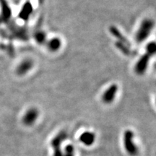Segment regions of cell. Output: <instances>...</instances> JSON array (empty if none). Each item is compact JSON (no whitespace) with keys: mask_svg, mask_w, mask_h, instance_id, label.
I'll return each instance as SVG.
<instances>
[{"mask_svg":"<svg viewBox=\"0 0 156 156\" xmlns=\"http://www.w3.org/2000/svg\"><path fill=\"white\" fill-rule=\"evenodd\" d=\"M154 28V21L152 19L146 18L142 20L136 33L135 39L138 44L144 42L149 37Z\"/></svg>","mask_w":156,"mask_h":156,"instance_id":"6da1fadb","label":"cell"},{"mask_svg":"<svg viewBox=\"0 0 156 156\" xmlns=\"http://www.w3.org/2000/svg\"><path fill=\"white\" fill-rule=\"evenodd\" d=\"M124 145L125 150L129 155L136 156L138 154V149L134 142V132L127 129L124 134Z\"/></svg>","mask_w":156,"mask_h":156,"instance_id":"7a4b0ae2","label":"cell"},{"mask_svg":"<svg viewBox=\"0 0 156 156\" xmlns=\"http://www.w3.org/2000/svg\"><path fill=\"white\" fill-rule=\"evenodd\" d=\"M67 136V132L62 131L56 136H54L51 141V145L54 149L53 156H63V153L61 150V145L62 142H64L66 140Z\"/></svg>","mask_w":156,"mask_h":156,"instance_id":"3957f363","label":"cell"},{"mask_svg":"<svg viewBox=\"0 0 156 156\" xmlns=\"http://www.w3.org/2000/svg\"><path fill=\"white\" fill-rule=\"evenodd\" d=\"M151 56H150L148 54H143L140 59L136 62L134 67V71L135 73L139 75H143L145 73L146 70L147 69L148 64H149L150 58H151Z\"/></svg>","mask_w":156,"mask_h":156,"instance_id":"277c9868","label":"cell"},{"mask_svg":"<svg viewBox=\"0 0 156 156\" xmlns=\"http://www.w3.org/2000/svg\"><path fill=\"white\" fill-rule=\"evenodd\" d=\"M118 85L116 84H112L107 88L104 93H103L101 99H102L103 102L108 104V103H112L114 101L116 95L118 92Z\"/></svg>","mask_w":156,"mask_h":156,"instance_id":"5b68a950","label":"cell"},{"mask_svg":"<svg viewBox=\"0 0 156 156\" xmlns=\"http://www.w3.org/2000/svg\"><path fill=\"white\" fill-rule=\"evenodd\" d=\"M38 117V111L35 108H29L23 117V124L26 126L34 124Z\"/></svg>","mask_w":156,"mask_h":156,"instance_id":"8992f818","label":"cell"},{"mask_svg":"<svg viewBox=\"0 0 156 156\" xmlns=\"http://www.w3.org/2000/svg\"><path fill=\"white\" fill-rule=\"evenodd\" d=\"M33 66H34V62H33L32 60L30 59V58L24 59L17 66L16 70L17 73L19 75H24L32 69Z\"/></svg>","mask_w":156,"mask_h":156,"instance_id":"52a82bcc","label":"cell"},{"mask_svg":"<svg viewBox=\"0 0 156 156\" xmlns=\"http://www.w3.org/2000/svg\"><path fill=\"white\" fill-rule=\"evenodd\" d=\"M2 6V14L0 16V24L2 22H7L10 19L12 12L10 7L6 0H0Z\"/></svg>","mask_w":156,"mask_h":156,"instance_id":"ba28073f","label":"cell"},{"mask_svg":"<svg viewBox=\"0 0 156 156\" xmlns=\"http://www.w3.org/2000/svg\"><path fill=\"white\" fill-rule=\"evenodd\" d=\"M95 135L93 132H85L80 136V141L86 146H90L94 143Z\"/></svg>","mask_w":156,"mask_h":156,"instance_id":"9c48e42d","label":"cell"},{"mask_svg":"<svg viewBox=\"0 0 156 156\" xmlns=\"http://www.w3.org/2000/svg\"><path fill=\"white\" fill-rule=\"evenodd\" d=\"M33 12L32 5L30 2H26L23 5L22 9L20 12L19 17L23 20H28L29 17Z\"/></svg>","mask_w":156,"mask_h":156,"instance_id":"30bf717a","label":"cell"},{"mask_svg":"<svg viewBox=\"0 0 156 156\" xmlns=\"http://www.w3.org/2000/svg\"><path fill=\"white\" fill-rule=\"evenodd\" d=\"M62 46V41L59 38L54 37L51 38L47 43V47L51 51L55 52L60 49Z\"/></svg>","mask_w":156,"mask_h":156,"instance_id":"8fae6325","label":"cell"},{"mask_svg":"<svg viewBox=\"0 0 156 156\" xmlns=\"http://www.w3.org/2000/svg\"><path fill=\"white\" fill-rule=\"evenodd\" d=\"M110 31L112 33V34L114 36L115 38L118 39V41L122 42L123 44L127 45V46H130V44L128 40H126V38L124 37L123 35L121 34V32L118 30V28H116V27H111Z\"/></svg>","mask_w":156,"mask_h":156,"instance_id":"7c38bea8","label":"cell"},{"mask_svg":"<svg viewBox=\"0 0 156 156\" xmlns=\"http://www.w3.org/2000/svg\"><path fill=\"white\" fill-rule=\"evenodd\" d=\"M116 46L118 48L119 50H120L122 52L123 54H126V55H129V54H131V50H130V46H127V45L123 44L122 42H119V41H117L116 44Z\"/></svg>","mask_w":156,"mask_h":156,"instance_id":"4fadbf2b","label":"cell"},{"mask_svg":"<svg viewBox=\"0 0 156 156\" xmlns=\"http://www.w3.org/2000/svg\"><path fill=\"white\" fill-rule=\"evenodd\" d=\"M35 39L36 42L39 44H43L46 42V34L42 30H38L35 34Z\"/></svg>","mask_w":156,"mask_h":156,"instance_id":"5bb4252c","label":"cell"},{"mask_svg":"<svg viewBox=\"0 0 156 156\" xmlns=\"http://www.w3.org/2000/svg\"><path fill=\"white\" fill-rule=\"evenodd\" d=\"M156 51V46L155 42H151L147 45L146 47V53L149 54L150 56H153L155 54Z\"/></svg>","mask_w":156,"mask_h":156,"instance_id":"9a60e30c","label":"cell"},{"mask_svg":"<svg viewBox=\"0 0 156 156\" xmlns=\"http://www.w3.org/2000/svg\"><path fill=\"white\" fill-rule=\"evenodd\" d=\"M63 156H75V149L72 145H68L65 147Z\"/></svg>","mask_w":156,"mask_h":156,"instance_id":"2e32d148","label":"cell"}]
</instances>
